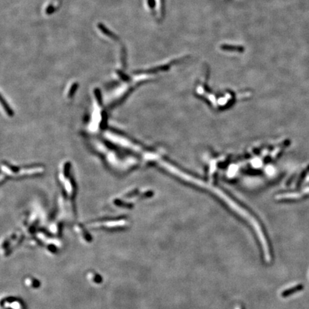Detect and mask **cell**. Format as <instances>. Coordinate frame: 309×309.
Here are the masks:
<instances>
[{
  "mask_svg": "<svg viewBox=\"0 0 309 309\" xmlns=\"http://www.w3.org/2000/svg\"><path fill=\"white\" fill-rule=\"evenodd\" d=\"M308 172H309V165H308V167H307L306 169L303 170L302 174L301 175L300 178H299L298 182V186L301 184V182H302L303 180L305 178V177H306V175H307V173H308Z\"/></svg>",
  "mask_w": 309,
  "mask_h": 309,
  "instance_id": "obj_2",
  "label": "cell"
},
{
  "mask_svg": "<svg viewBox=\"0 0 309 309\" xmlns=\"http://www.w3.org/2000/svg\"><path fill=\"white\" fill-rule=\"evenodd\" d=\"M221 49L224 50H235V51H242L243 48L241 47L238 46H233V45H222Z\"/></svg>",
  "mask_w": 309,
  "mask_h": 309,
  "instance_id": "obj_1",
  "label": "cell"
}]
</instances>
